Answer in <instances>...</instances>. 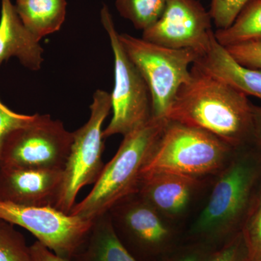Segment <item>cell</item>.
<instances>
[{
    "label": "cell",
    "instance_id": "obj_5",
    "mask_svg": "<svg viewBox=\"0 0 261 261\" xmlns=\"http://www.w3.org/2000/svg\"><path fill=\"white\" fill-rule=\"evenodd\" d=\"M119 39L148 85L152 117L166 118L178 91L190 79L198 55L190 49L163 47L128 34H119Z\"/></svg>",
    "mask_w": 261,
    "mask_h": 261
},
{
    "label": "cell",
    "instance_id": "obj_27",
    "mask_svg": "<svg viewBox=\"0 0 261 261\" xmlns=\"http://www.w3.org/2000/svg\"><path fill=\"white\" fill-rule=\"evenodd\" d=\"M30 247L33 261H72L56 255L37 240Z\"/></svg>",
    "mask_w": 261,
    "mask_h": 261
},
{
    "label": "cell",
    "instance_id": "obj_2",
    "mask_svg": "<svg viewBox=\"0 0 261 261\" xmlns=\"http://www.w3.org/2000/svg\"><path fill=\"white\" fill-rule=\"evenodd\" d=\"M208 200L192 225V235L204 241H227L241 232L261 195V152L253 145L235 149L216 176Z\"/></svg>",
    "mask_w": 261,
    "mask_h": 261
},
{
    "label": "cell",
    "instance_id": "obj_1",
    "mask_svg": "<svg viewBox=\"0 0 261 261\" xmlns=\"http://www.w3.org/2000/svg\"><path fill=\"white\" fill-rule=\"evenodd\" d=\"M248 96L194 63L166 115L200 128L237 149L252 145V103Z\"/></svg>",
    "mask_w": 261,
    "mask_h": 261
},
{
    "label": "cell",
    "instance_id": "obj_17",
    "mask_svg": "<svg viewBox=\"0 0 261 261\" xmlns=\"http://www.w3.org/2000/svg\"><path fill=\"white\" fill-rule=\"evenodd\" d=\"M66 7V0H16L15 5L23 25L39 42L61 29Z\"/></svg>",
    "mask_w": 261,
    "mask_h": 261
},
{
    "label": "cell",
    "instance_id": "obj_24",
    "mask_svg": "<svg viewBox=\"0 0 261 261\" xmlns=\"http://www.w3.org/2000/svg\"><path fill=\"white\" fill-rule=\"evenodd\" d=\"M37 114L24 115L14 112L0 100V157L5 139L13 130L34 121Z\"/></svg>",
    "mask_w": 261,
    "mask_h": 261
},
{
    "label": "cell",
    "instance_id": "obj_22",
    "mask_svg": "<svg viewBox=\"0 0 261 261\" xmlns=\"http://www.w3.org/2000/svg\"><path fill=\"white\" fill-rule=\"evenodd\" d=\"M250 0H211L210 13L216 30L228 28Z\"/></svg>",
    "mask_w": 261,
    "mask_h": 261
},
{
    "label": "cell",
    "instance_id": "obj_16",
    "mask_svg": "<svg viewBox=\"0 0 261 261\" xmlns=\"http://www.w3.org/2000/svg\"><path fill=\"white\" fill-rule=\"evenodd\" d=\"M72 261H139L121 243L108 213L93 220L90 231Z\"/></svg>",
    "mask_w": 261,
    "mask_h": 261
},
{
    "label": "cell",
    "instance_id": "obj_9",
    "mask_svg": "<svg viewBox=\"0 0 261 261\" xmlns=\"http://www.w3.org/2000/svg\"><path fill=\"white\" fill-rule=\"evenodd\" d=\"M0 219L25 228L51 251L70 260L93 224V221L65 214L55 207L18 205L1 200Z\"/></svg>",
    "mask_w": 261,
    "mask_h": 261
},
{
    "label": "cell",
    "instance_id": "obj_15",
    "mask_svg": "<svg viewBox=\"0 0 261 261\" xmlns=\"http://www.w3.org/2000/svg\"><path fill=\"white\" fill-rule=\"evenodd\" d=\"M195 63L246 95L261 99V70L239 64L226 48L217 42L215 34L205 54L200 57Z\"/></svg>",
    "mask_w": 261,
    "mask_h": 261
},
{
    "label": "cell",
    "instance_id": "obj_26",
    "mask_svg": "<svg viewBox=\"0 0 261 261\" xmlns=\"http://www.w3.org/2000/svg\"><path fill=\"white\" fill-rule=\"evenodd\" d=\"M209 254L203 246H194L185 249L168 261H205Z\"/></svg>",
    "mask_w": 261,
    "mask_h": 261
},
{
    "label": "cell",
    "instance_id": "obj_13",
    "mask_svg": "<svg viewBox=\"0 0 261 261\" xmlns=\"http://www.w3.org/2000/svg\"><path fill=\"white\" fill-rule=\"evenodd\" d=\"M63 170L0 168V200L22 205L55 207Z\"/></svg>",
    "mask_w": 261,
    "mask_h": 261
},
{
    "label": "cell",
    "instance_id": "obj_11",
    "mask_svg": "<svg viewBox=\"0 0 261 261\" xmlns=\"http://www.w3.org/2000/svg\"><path fill=\"white\" fill-rule=\"evenodd\" d=\"M212 23L200 0H167L161 18L142 32V39L163 47L190 49L200 58L210 47Z\"/></svg>",
    "mask_w": 261,
    "mask_h": 261
},
{
    "label": "cell",
    "instance_id": "obj_10",
    "mask_svg": "<svg viewBox=\"0 0 261 261\" xmlns=\"http://www.w3.org/2000/svg\"><path fill=\"white\" fill-rule=\"evenodd\" d=\"M108 213L118 238L137 260L161 251L174 235L171 221L137 193L120 201Z\"/></svg>",
    "mask_w": 261,
    "mask_h": 261
},
{
    "label": "cell",
    "instance_id": "obj_7",
    "mask_svg": "<svg viewBox=\"0 0 261 261\" xmlns=\"http://www.w3.org/2000/svg\"><path fill=\"white\" fill-rule=\"evenodd\" d=\"M112 110L111 94L98 89L93 94L88 121L73 132L69 155L63 169L61 193L55 207L69 214L79 193L84 187L95 183L105 165L102 125Z\"/></svg>",
    "mask_w": 261,
    "mask_h": 261
},
{
    "label": "cell",
    "instance_id": "obj_20",
    "mask_svg": "<svg viewBox=\"0 0 261 261\" xmlns=\"http://www.w3.org/2000/svg\"><path fill=\"white\" fill-rule=\"evenodd\" d=\"M14 226L0 219V261H33L31 247Z\"/></svg>",
    "mask_w": 261,
    "mask_h": 261
},
{
    "label": "cell",
    "instance_id": "obj_21",
    "mask_svg": "<svg viewBox=\"0 0 261 261\" xmlns=\"http://www.w3.org/2000/svg\"><path fill=\"white\" fill-rule=\"evenodd\" d=\"M247 249V261H261V195L241 230Z\"/></svg>",
    "mask_w": 261,
    "mask_h": 261
},
{
    "label": "cell",
    "instance_id": "obj_25",
    "mask_svg": "<svg viewBox=\"0 0 261 261\" xmlns=\"http://www.w3.org/2000/svg\"><path fill=\"white\" fill-rule=\"evenodd\" d=\"M205 261H247V249L242 233L229 239L219 250L210 252Z\"/></svg>",
    "mask_w": 261,
    "mask_h": 261
},
{
    "label": "cell",
    "instance_id": "obj_3",
    "mask_svg": "<svg viewBox=\"0 0 261 261\" xmlns=\"http://www.w3.org/2000/svg\"><path fill=\"white\" fill-rule=\"evenodd\" d=\"M166 118L152 117L147 123L127 135L114 157L103 168L88 195L76 203L69 214L93 221L113 206L137 193L144 166L162 137Z\"/></svg>",
    "mask_w": 261,
    "mask_h": 261
},
{
    "label": "cell",
    "instance_id": "obj_12",
    "mask_svg": "<svg viewBox=\"0 0 261 261\" xmlns=\"http://www.w3.org/2000/svg\"><path fill=\"white\" fill-rule=\"evenodd\" d=\"M202 180L164 171L148 173L141 177L137 194L168 221H176L191 208Z\"/></svg>",
    "mask_w": 261,
    "mask_h": 261
},
{
    "label": "cell",
    "instance_id": "obj_4",
    "mask_svg": "<svg viewBox=\"0 0 261 261\" xmlns=\"http://www.w3.org/2000/svg\"><path fill=\"white\" fill-rule=\"evenodd\" d=\"M234 152L235 149L206 130L168 120L141 177L162 171L199 178L216 176Z\"/></svg>",
    "mask_w": 261,
    "mask_h": 261
},
{
    "label": "cell",
    "instance_id": "obj_18",
    "mask_svg": "<svg viewBox=\"0 0 261 261\" xmlns=\"http://www.w3.org/2000/svg\"><path fill=\"white\" fill-rule=\"evenodd\" d=\"M223 47L261 41V0H250L228 28L214 32Z\"/></svg>",
    "mask_w": 261,
    "mask_h": 261
},
{
    "label": "cell",
    "instance_id": "obj_28",
    "mask_svg": "<svg viewBox=\"0 0 261 261\" xmlns=\"http://www.w3.org/2000/svg\"><path fill=\"white\" fill-rule=\"evenodd\" d=\"M252 145L261 152V106L252 104Z\"/></svg>",
    "mask_w": 261,
    "mask_h": 261
},
{
    "label": "cell",
    "instance_id": "obj_19",
    "mask_svg": "<svg viewBox=\"0 0 261 261\" xmlns=\"http://www.w3.org/2000/svg\"><path fill=\"white\" fill-rule=\"evenodd\" d=\"M167 0H115L120 15L142 32L155 23L162 15Z\"/></svg>",
    "mask_w": 261,
    "mask_h": 261
},
{
    "label": "cell",
    "instance_id": "obj_23",
    "mask_svg": "<svg viewBox=\"0 0 261 261\" xmlns=\"http://www.w3.org/2000/svg\"><path fill=\"white\" fill-rule=\"evenodd\" d=\"M225 48L239 64L261 70V41L240 43Z\"/></svg>",
    "mask_w": 261,
    "mask_h": 261
},
{
    "label": "cell",
    "instance_id": "obj_14",
    "mask_svg": "<svg viewBox=\"0 0 261 261\" xmlns=\"http://www.w3.org/2000/svg\"><path fill=\"white\" fill-rule=\"evenodd\" d=\"M44 49L25 28L11 0H2L0 17V64L15 57L29 70L42 68Z\"/></svg>",
    "mask_w": 261,
    "mask_h": 261
},
{
    "label": "cell",
    "instance_id": "obj_8",
    "mask_svg": "<svg viewBox=\"0 0 261 261\" xmlns=\"http://www.w3.org/2000/svg\"><path fill=\"white\" fill-rule=\"evenodd\" d=\"M73 133L49 115L37 114L34 121L13 130L2 147L0 168L63 170Z\"/></svg>",
    "mask_w": 261,
    "mask_h": 261
},
{
    "label": "cell",
    "instance_id": "obj_6",
    "mask_svg": "<svg viewBox=\"0 0 261 261\" xmlns=\"http://www.w3.org/2000/svg\"><path fill=\"white\" fill-rule=\"evenodd\" d=\"M101 23L107 32L114 56V89L111 93L113 117L103 138L125 136L152 118V97L147 82L127 55L109 8L103 5Z\"/></svg>",
    "mask_w": 261,
    "mask_h": 261
}]
</instances>
